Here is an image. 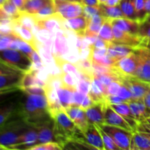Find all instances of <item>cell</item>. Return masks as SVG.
I'll list each match as a JSON object with an SVG mask.
<instances>
[{
	"label": "cell",
	"instance_id": "53",
	"mask_svg": "<svg viewBox=\"0 0 150 150\" xmlns=\"http://www.w3.org/2000/svg\"><path fill=\"white\" fill-rule=\"evenodd\" d=\"M108 0H98V2L99 4H105Z\"/></svg>",
	"mask_w": 150,
	"mask_h": 150
},
{
	"label": "cell",
	"instance_id": "51",
	"mask_svg": "<svg viewBox=\"0 0 150 150\" xmlns=\"http://www.w3.org/2000/svg\"><path fill=\"white\" fill-rule=\"evenodd\" d=\"M145 11L146 13V17L150 15V0H145Z\"/></svg>",
	"mask_w": 150,
	"mask_h": 150
},
{
	"label": "cell",
	"instance_id": "15",
	"mask_svg": "<svg viewBox=\"0 0 150 150\" xmlns=\"http://www.w3.org/2000/svg\"><path fill=\"white\" fill-rule=\"evenodd\" d=\"M105 102H98L85 110L86 117L89 124L98 125L105 124Z\"/></svg>",
	"mask_w": 150,
	"mask_h": 150
},
{
	"label": "cell",
	"instance_id": "52",
	"mask_svg": "<svg viewBox=\"0 0 150 150\" xmlns=\"http://www.w3.org/2000/svg\"><path fill=\"white\" fill-rule=\"evenodd\" d=\"M144 124L150 129V117H149L148 119H146V120L144 122Z\"/></svg>",
	"mask_w": 150,
	"mask_h": 150
},
{
	"label": "cell",
	"instance_id": "58",
	"mask_svg": "<svg viewBox=\"0 0 150 150\" xmlns=\"http://www.w3.org/2000/svg\"><path fill=\"white\" fill-rule=\"evenodd\" d=\"M26 1H28V0H26Z\"/></svg>",
	"mask_w": 150,
	"mask_h": 150
},
{
	"label": "cell",
	"instance_id": "17",
	"mask_svg": "<svg viewBox=\"0 0 150 150\" xmlns=\"http://www.w3.org/2000/svg\"><path fill=\"white\" fill-rule=\"evenodd\" d=\"M13 28L18 36L20 37L23 40L28 42L35 51L39 52V42L33 31L23 26L17 24L15 23L14 21L13 22Z\"/></svg>",
	"mask_w": 150,
	"mask_h": 150
},
{
	"label": "cell",
	"instance_id": "14",
	"mask_svg": "<svg viewBox=\"0 0 150 150\" xmlns=\"http://www.w3.org/2000/svg\"><path fill=\"white\" fill-rule=\"evenodd\" d=\"M104 115H105V124L122 127L130 131H133L130 124L107 103L105 105Z\"/></svg>",
	"mask_w": 150,
	"mask_h": 150
},
{
	"label": "cell",
	"instance_id": "24",
	"mask_svg": "<svg viewBox=\"0 0 150 150\" xmlns=\"http://www.w3.org/2000/svg\"><path fill=\"white\" fill-rule=\"evenodd\" d=\"M76 90V89L67 87L64 84L61 85L57 89L59 100L64 109L73 105V93Z\"/></svg>",
	"mask_w": 150,
	"mask_h": 150
},
{
	"label": "cell",
	"instance_id": "8",
	"mask_svg": "<svg viewBox=\"0 0 150 150\" xmlns=\"http://www.w3.org/2000/svg\"><path fill=\"white\" fill-rule=\"evenodd\" d=\"M136 50L139 55V63L135 77L150 84V45H142Z\"/></svg>",
	"mask_w": 150,
	"mask_h": 150
},
{
	"label": "cell",
	"instance_id": "45",
	"mask_svg": "<svg viewBox=\"0 0 150 150\" xmlns=\"http://www.w3.org/2000/svg\"><path fill=\"white\" fill-rule=\"evenodd\" d=\"M86 95L81 93L79 91L76 89L73 93V105L75 106H79L81 107L82 103H83V100H84L85 97Z\"/></svg>",
	"mask_w": 150,
	"mask_h": 150
},
{
	"label": "cell",
	"instance_id": "56",
	"mask_svg": "<svg viewBox=\"0 0 150 150\" xmlns=\"http://www.w3.org/2000/svg\"><path fill=\"white\" fill-rule=\"evenodd\" d=\"M70 1H79V2L82 3V0H70Z\"/></svg>",
	"mask_w": 150,
	"mask_h": 150
},
{
	"label": "cell",
	"instance_id": "4",
	"mask_svg": "<svg viewBox=\"0 0 150 150\" xmlns=\"http://www.w3.org/2000/svg\"><path fill=\"white\" fill-rule=\"evenodd\" d=\"M100 127L107 134L109 135L116 144L120 148L121 150H130L131 144L132 137L133 131L125 130L120 127L110 125L107 124H103L99 125Z\"/></svg>",
	"mask_w": 150,
	"mask_h": 150
},
{
	"label": "cell",
	"instance_id": "5",
	"mask_svg": "<svg viewBox=\"0 0 150 150\" xmlns=\"http://www.w3.org/2000/svg\"><path fill=\"white\" fill-rule=\"evenodd\" d=\"M24 73L17 69L13 68L1 62L0 71V88L2 93L4 90L17 86L19 89Z\"/></svg>",
	"mask_w": 150,
	"mask_h": 150
},
{
	"label": "cell",
	"instance_id": "38",
	"mask_svg": "<svg viewBox=\"0 0 150 150\" xmlns=\"http://www.w3.org/2000/svg\"><path fill=\"white\" fill-rule=\"evenodd\" d=\"M16 34L13 32L10 34H1V42H0V51L8 49L12 41L16 38Z\"/></svg>",
	"mask_w": 150,
	"mask_h": 150
},
{
	"label": "cell",
	"instance_id": "55",
	"mask_svg": "<svg viewBox=\"0 0 150 150\" xmlns=\"http://www.w3.org/2000/svg\"><path fill=\"white\" fill-rule=\"evenodd\" d=\"M144 21H147V22H150V15L147 16V17L146 18V19H145Z\"/></svg>",
	"mask_w": 150,
	"mask_h": 150
},
{
	"label": "cell",
	"instance_id": "3",
	"mask_svg": "<svg viewBox=\"0 0 150 150\" xmlns=\"http://www.w3.org/2000/svg\"><path fill=\"white\" fill-rule=\"evenodd\" d=\"M1 62L26 73L32 69L33 62L30 57L25 53L16 49L2 50L0 52Z\"/></svg>",
	"mask_w": 150,
	"mask_h": 150
},
{
	"label": "cell",
	"instance_id": "50",
	"mask_svg": "<svg viewBox=\"0 0 150 150\" xmlns=\"http://www.w3.org/2000/svg\"><path fill=\"white\" fill-rule=\"evenodd\" d=\"M121 0H108L105 4L108 6H117L120 5Z\"/></svg>",
	"mask_w": 150,
	"mask_h": 150
},
{
	"label": "cell",
	"instance_id": "40",
	"mask_svg": "<svg viewBox=\"0 0 150 150\" xmlns=\"http://www.w3.org/2000/svg\"><path fill=\"white\" fill-rule=\"evenodd\" d=\"M63 149V146L57 142H47L36 145L29 150H61Z\"/></svg>",
	"mask_w": 150,
	"mask_h": 150
},
{
	"label": "cell",
	"instance_id": "12",
	"mask_svg": "<svg viewBox=\"0 0 150 150\" xmlns=\"http://www.w3.org/2000/svg\"><path fill=\"white\" fill-rule=\"evenodd\" d=\"M85 141L88 144L97 150H104L103 141L98 125L89 124L86 130L83 132Z\"/></svg>",
	"mask_w": 150,
	"mask_h": 150
},
{
	"label": "cell",
	"instance_id": "30",
	"mask_svg": "<svg viewBox=\"0 0 150 150\" xmlns=\"http://www.w3.org/2000/svg\"><path fill=\"white\" fill-rule=\"evenodd\" d=\"M98 37L101 39L104 40L108 41V42H114V31H113V25L110 19L106 18V20L101 27Z\"/></svg>",
	"mask_w": 150,
	"mask_h": 150
},
{
	"label": "cell",
	"instance_id": "10",
	"mask_svg": "<svg viewBox=\"0 0 150 150\" xmlns=\"http://www.w3.org/2000/svg\"><path fill=\"white\" fill-rule=\"evenodd\" d=\"M114 36V43L121 44V45H127L137 48L142 45H146L144 42V40L139 35H133L129 32H125L118 28L113 26Z\"/></svg>",
	"mask_w": 150,
	"mask_h": 150
},
{
	"label": "cell",
	"instance_id": "11",
	"mask_svg": "<svg viewBox=\"0 0 150 150\" xmlns=\"http://www.w3.org/2000/svg\"><path fill=\"white\" fill-rule=\"evenodd\" d=\"M35 21H36L35 30L43 29V30L48 31L53 35L57 31L60 30V29H67L65 27V23H64L65 20L62 18L58 13H56L54 16H50L46 18Z\"/></svg>",
	"mask_w": 150,
	"mask_h": 150
},
{
	"label": "cell",
	"instance_id": "34",
	"mask_svg": "<svg viewBox=\"0 0 150 150\" xmlns=\"http://www.w3.org/2000/svg\"><path fill=\"white\" fill-rule=\"evenodd\" d=\"M16 106L13 103L4 105L0 108V125H3L10 117L16 112Z\"/></svg>",
	"mask_w": 150,
	"mask_h": 150
},
{
	"label": "cell",
	"instance_id": "29",
	"mask_svg": "<svg viewBox=\"0 0 150 150\" xmlns=\"http://www.w3.org/2000/svg\"><path fill=\"white\" fill-rule=\"evenodd\" d=\"M120 5L125 17L138 21L136 10V0H121Z\"/></svg>",
	"mask_w": 150,
	"mask_h": 150
},
{
	"label": "cell",
	"instance_id": "27",
	"mask_svg": "<svg viewBox=\"0 0 150 150\" xmlns=\"http://www.w3.org/2000/svg\"><path fill=\"white\" fill-rule=\"evenodd\" d=\"M100 14L108 19L125 18L120 5L108 6L105 4H100Z\"/></svg>",
	"mask_w": 150,
	"mask_h": 150
},
{
	"label": "cell",
	"instance_id": "16",
	"mask_svg": "<svg viewBox=\"0 0 150 150\" xmlns=\"http://www.w3.org/2000/svg\"><path fill=\"white\" fill-rule=\"evenodd\" d=\"M64 110L70 119L73 120V122L76 124V125L82 132L84 131L89 125L84 110L81 108L80 107L75 106V105L68 107Z\"/></svg>",
	"mask_w": 150,
	"mask_h": 150
},
{
	"label": "cell",
	"instance_id": "54",
	"mask_svg": "<svg viewBox=\"0 0 150 150\" xmlns=\"http://www.w3.org/2000/svg\"><path fill=\"white\" fill-rule=\"evenodd\" d=\"M7 1V0H0V6L2 5V4H4Z\"/></svg>",
	"mask_w": 150,
	"mask_h": 150
},
{
	"label": "cell",
	"instance_id": "57",
	"mask_svg": "<svg viewBox=\"0 0 150 150\" xmlns=\"http://www.w3.org/2000/svg\"><path fill=\"white\" fill-rule=\"evenodd\" d=\"M149 114H150V109H149Z\"/></svg>",
	"mask_w": 150,
	"mask_h": 150
},
{
	"label": "cell",
	"instance_id": "32",
	"mask_svg": "<svg viewBox=\"0 0 150 150\" xmlns=\"http://www.w3.org/2000/svg\"><path fill=\"white\" fill-rule=\"evenodd\" d=\"M57 13L55 8V4H54V1L51 2L50 4H47L44 7H42L40 10L38 12L35 14L32 15L35 18V20H40V19L46 18L52 16Z\"/></svg>",
	"mask_w": 150,
	"mask_h": 150
},
{
	"label": "cell",
	"instance_id": "36",
	"mask_svg": "<svg viewBox=\"0 0 150 150\" xmlns=\"http://www.w3.org/2000/svg\"><path fill=\"white\" fill-rule=\"evenodd\" d=\"M139 35L144 40L145 45H150V22L144 21L141 23Z\"/></svg>",
	"mask_w": 150,
	"mask_h": 150
},
{
	"label": "cell",
	"instance_id": "42",
	"mask_svg": "<svg viewBox=\"0 0 150 150\" xmlns=\"http://www.w3.org/2000/svg\"><path fill=\"white\" fill-rule=\"evenodd\" d=\"M100 14V9L99 6H89L83 4V16L89 20L94 16ZM102 16V15H101Z\"/></svg>",
	"mask_w": 150,
	"mask_h": 150
},
{
	"label": "cell",
	"instance_id": "41",
	"mask_svg": "<svg viewBox=\"0 0 150 150\" xmlns=\"http://www.w3.org/2000/svg\"><path fill=\"white\" fill-rule=\"evenodd\" d=\"M117 95L120 97L122 99L124 100L125 102L128 103L130 101L133 100V95H132L131 91H130V88L127 86L125 83L122 82L121 87H120V90H119Z\"/></svg>",
	"mask_w": 150,
	"mask_h": 150
},
{
	"label": "cell",
	"instance_id": "28",
	"mask_svg": "<svg viewBox=\"0 0 150 150\" xmlns=\"http://www.w3.org/2000/svg\"><path fill=\"white\" fill-rule=\"evenodd\" d=\"M52 1L54 0H28L25 3L21 12L34 15Z\"/></svg>",
	"mask_w": 150,
	"mask_h": 150
},
{
	"label": "cell",
	"instance_id": "13",
	"mask_svg": "<svg viewBox=\"0 0 150 150\" xmlns=\"http://www.w3.org/2000/svg\"><path fill=\"white\" fill-rule=\"evenodd\" d=\"M38 129V144L47 142H57L54 133V121L52 118L35 125Z\"/></svg>",
	"mask_w": 150,
	"mask_h": 150
},
{
	"label": "cell",
	"instance_id": "2",
	"mask_svg": "<svg viewBox=\"0 0 150 150\" xmlns=\"http://www.w3.org/2000/svg\"><path fill=\"white\" fill-rule=\"evenodd\" d=\"M30 125L22 119L9 122H7L1 125L0 132L1 149H8L11 146L17 144L19 138Z\"/></svg>",
	"mask_w": 150,
	"mask_h": 150
},
{
	"label": "cell",
	"instance_id": "44",
	"mask_svg": "<svg viewBox=\"0 0 150 150\" xmlns=\"http://www.w3.org/2000/svg\"><path fill=\"white\" fill-rule=\"evenodd\" d=\"M122 81H114L107 86V92L108 95H115L118 94L119 90L121 87Z\"/></svg>",
	"mask_w": 150,
	"mask_h": 150
},
{
	"label": "cell",
	"instance_id": "22",
	"mask_svg": "<svg viewBox=\"0 0 150 150\" xmlns=\"http://www.w3.org/2000/svg\"><path fill=\"white\" fill-rule=\"evenodd\" d=\"M135 50L136 48L133 47L114 43V42H110L108 47V54L118 62L121 59L129 55L130 53L133 52Z\"/></svg>",
	"mask_w": 150,
	"mask_h": 150
},
{
	"label": "cell",
	"instance_id": "6",
	"mask_svg": "<svg viewBox=\"0 0 150 150\" xmlns=\"http://www.w3.org/2000/svg\"><path fill=\"white\" fill-rule=\"evenodd\" d=\"M139 63V55L137 50L119 60L114 66V71L122 76L135 77Z\"/></svg>",
	"mask_w": 150,
	"mask_h": 150
},
{
	"label": "cell",
	"instance_id": "48",
	"mask_svg": "<svg viewBox=\"0 0 150 150\" xmlns=\"http://www.w3.org/2000/svg\"><path fill=\"white\" fill-rule=\"evenodd\" d=\"M13 4H16L18 7V8L21 11L22 9H23V6H24L25 3H26V0H10Z\"/></svg>",
	"mask_w": 150,
	"mask_h": 150
},
{
	"label": "cell",
	"instance_id": "7",
	"mask_svg": "<svg viewBox=\"0 0 150 150\" xmlns=\"http://www.w3.org/2000/svg\"><path fill=\"white\" fill-rule=\"evenodd\" d=\"M56 12L64 20L83 16V4L70 0H54Z\"/></svg>",
	"mask_w": 150,
	"mask_h": 150
},
{
	"label": "cell",
	"instance_id": "46",
	"mask_svg": "<svg viewBox=\"0 0 150 150\" xmlns=\"http://www.w3.org/2000/svg\"><path fill=\"white\" fill-rule=\"evenodd\" d=\"M125 102L123 99H122L119 95H108L106 98V103L109 105H117V104L122 103Z\"/></svg>",
	"mask_w": 150,
	"mask_h": 150
},
{
	"label": "cell",
	"instance_id": "39",
	"mask_svg": "<svg viewBox=\"0 0 150 150\" xmlns=\"http://www.w3.org/2000/svg\"><path fill=\"white\" fill-rule=\"evenodd\" d=\"M136 10L138 21L142 23L146 18V13L145 11V0H136Z\"/></svg>",
	"mask_w": 150,
	"mask_h": 150
},
{
	"label": "cell",
	"instance_id": "26",
	"mask_svg": "<svg viewBox=\"0 0 150 150\" xmlns=\"http://www.w3.org/2000/svg\"><path fill=\"white\" fill-rule=\"evenodd\" d=\"M130 150H150V138L137 130L133 132Z\"/></svg>",
	"mask_w": 150,
	"mask_h": 150
},
{
	"label": "cell",
	"instance_id": "20",
	"mask_svg": "<svg viewBox=\"0 0 150 150\" xmlns=\"http://www.w3.org/2000/svg\"><path fill=\"white\" fill-rule=\"evenodd\" d=\"M132 113L139 123L144 122L150 117L149 109L147 108L144 100H133L128 102Z\"/></svg>",
	"mask_w": 150,
	"mask_h": 150
},
{
	"label": "cell",
	"instance_id": "23",
	"mask_svg": "<svg viewBox=\"0 0 150 150\" xmlns=\"http://www.w3.org/2000/svg\"><path fill=\"white\" fill-rule=\"evenodd\" d=\"M106 20V18L98 14L88 20V26L84 36L98 38L103 24Z\"/></svg>",
	"mask_w": 150,
	"mask_h": 150
},
{
	"label": "cell",
	"instance_id": "49",
	"mask_svg": "<svg viewBox=\"0 0 150 150\" xmlns=\"http://www.w3.org/2000/svg\"><path fill=\"white\" fill-rule=\"evenodd\" d=\"M82 3L85 5L89 6H99L98 0H82Z\"/></svg>",
	"mask_w": 150,
	"mask_h": 150
},
{
	"label": "cell",
	"instance_id": "47",
	"mask_svg": "<svg viewBox=\"0 0 150 150\" xmlns=\"http://www.w3.org/2000/svg\"><path fill=\"white\" fill-rule=\"evenodd\" d=\"M137 131L143 133L145 136L150 138V129L144 122L139 123V126L137 127Z\"/></svg>",
	"mask_w": 150,
	"mask_h": 150
},
{
	"label": "cell",
	"instance_id": "21",
	"mask_svg": "<svg viewBox=\"0 0 150 150\" xmlns=\"http://www.w3.org/2000/svg\"><path fill=\"white\" fill-rule=\"evenodd\" d=\"M110 105L130 124V127H132L133 131L135 132L137 130V127L139 126V123L138 122L137 120L135 118L134 115L132 113L128 103L124 102L122 103Z\"/></svg>",
	"mask_w": 150,
	"mask_h": 150
},
{
	"label": "cell",
	"instance_id": "18",
	"mask_svg": "<svg viewBox=\"0 0 150 150\" xmlns=\"http://www.w3.org/2000/svg\"><path fill=\"white\" fill-rule=\"evenodd\" d=\"M110 20L113 26H115L121 30L133 35H139V30L141 24L139 21L127 18H120L110 19Z\"/></svg>",
	"mask_w": 150,
	"mask_h": 150
},
{
	"label": "cell",
	"instance_id": "9",
	"mask_svg": "<svg viewBox=\"0 0 150 150\" xmlns=\"http://www.w3.org/2000/svg\"><path fill=\"white\" fill-rule=\"evenodd\" d=\"M122 82L130 88L133 99L135 100H144V97L150 90L149 83L133 76H122Z\"/></svg>",
	"mask_w": 150,
	"mask_h": 150
},
{
	"label": "cell",
	"instance_id": "31",
	"mask_svg": "<svg viewBox=\"0 0 150 150\" xmlns=\"http://www.w3.org/2000/svg\"><path fill=\"white\" fill-rule=\"evenodd\" d=\"M0 10L4 11L10 18L16 20L20 17L22 12L18 8L17 6L13 4L10 0H7L4 4L0 6Z\"/></svg>",
	"mask_w": 150,
	"mask_h": 150
},
{
	"label": "cell",
	"instance_id": "1",
	"mask_svg": "<svg viewBox=\"0 0 150 150\" xmlns=\"http://www.w3.org/2000/svg\"><path fill=\"white\" fill-rule=\"evenodd\" d=\"M24 93L16 113L19 118L31 125H38L51 118L48 112V104L45 95Z\"/></svg>",
	"mask_w": 150,
	"mask_h": 150
},
{
	"label": "cell",
	"instance_id": "43",
	"mask_svg": "<svg viewBox=\"0 0 150 150\" xmlns=\"http://www.w3.org/2000/svg\"><path fill=\"white\" fill-rule=\"evenodd\" d=\"M21 91L29 95H45V89L44 87L39 86H32L23 88Z\"/></svg>",
	"mask_w": 150,
	"mask_h": 150
},
{
	"label": "cell",
	"instance_id": "33",
	"mask_svg": "<svg viewBox=\"0 0 150 150\" xmlns=\"http://www.w3.org/2000/svg\"><path fill=\"white\" fill-rule=\"evenodd\" d=\"M91 86H92V79L89 76L81 73L76 87L77 90L84 95H88L90 92Z\"/></svg>",
	"mask_w": 150,
	"mask_h": 150
},
{
	"label": "cell",
	"instance_id": "19",
	"mask_svg": "<svg viewBox=\"0 0 150 150\" xmlns=\"http://www.w3.org/2000/svg\"><path fill=\"white\" fill-rule=\"evenodd\" d=\"M64 23L67 29L72 31L78 35L84 36L88 26V19L83 15L65 20Z\"/></svg>",
	"mask_w": 150,
	"mask_h": 150
},
{
	"label": "cell",
	"instance_id": "37",
	"mask_svg": "<svg viewBox=\"0 0 150 150\" xmlns=\"http://www.w3.org/2000/svg\"><path fill=\"white\" fill-rule=\"evenodd\" d=\"M100 131L101 135H102V138H103V144H104V147H105V149L106 150H120V148L116 144V143L114 142V141L113 140L112 138H111L109 135L107 134L105 131H103L100 127Z\"/></svg>",
	"mask_w": 150,
	"mask_h": 150
},
{
	"label": "cell",
	"instance_id": "25",
	"mask_svg": "<svg viewBox=\"0 0 150 150\" xmlns=\"http://www.w3.org/2000/svg\"><path fill=\"white\" fill-rule=\"evenodd\" d=\"M42 86V87H45V81L40 79L38 77L37 72L34 70H31L30 71L24 73L19 89L21 90L23 88L29 87V86Z\"/></svg>",
	"mask_w": 150,
	"mask_h": 150
},
{
	"label": "cell",
	"instance_id": "35",
	"mask_svg": "<svg viewBox=\"0 0 150 150\" xmlns=\"http://www.w3.org/2000/svg\"><path fill=\"white\" fill-rule=\"evenodd\" d=\"M60 78L62 79V81L63 84L64 86H67V87L72 88V89H77L78 82H79V79L76 77L75 76H73V74H70V73H67V72H63L60 71Z\"/></svg>",
	"mask_w": 150,
	"mask_h": 150
}]
</instances>
